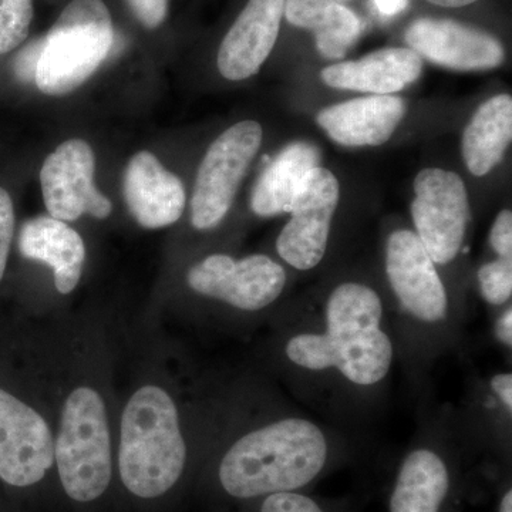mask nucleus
<instances>
[{
    "label": "nucleus",
    "mask_w": 512,
    "mask_h": 512,
    "mask_svg": "<svg viewBox=\"0 0 512 512\" xmlns=\"http://www.w3.org/2000/svg\"><path fill=\"white\" fill-rule=\"evenodd\" d=\"M323 332L292 336L285 346L293 365L336 372L359 387L377 386L392 370L394 346L383 326L382 299L370 286L346 282L326 302Z\"/></svg>",
    "instance_id": "f257e3e1"
},
{
    "label": "nucleus",
    "mask_w": 512,
    "mask_h": 512,
    "mask_svg": "<svg viewBox=\"0 0 512 512\" xmlns=\"http://www.w3.org/2000/svg\"><path fill=\"white\" fill-rule=\"evenodd\" d=\"M329 443L318 424L286 417L249 431L222 457L218 477L238 500L302 491L328 466Z\"/></svg>",
    "instance_id": "f03ea898"
},
{
    "label": "nucleus",
    "mask_w": 512,
    "mask_h": 512,
    "mask_svg": "<svg viewBox=\"0 0 512 512\" xmlns=\"http://www.w3.org/2000/svg\"><path fill=\"white\" fill-rule=\"evenodd\" d=\"M187 463V444L177 404L163 387L147 384L128 400L121 416L119 468L124 487L157 498L177 484Z\"/></svg>",
    "instance_id": "7ed1b4c3"
},
{
    "label": "nucleus",
    "mask_w": 512,
    "mask_h": 512,
    "mask_svg": "<svg viewBox=\"0 0 512 512\" xmlns=\"http://www.w3.org/2000/svg\"><path fill=\"white\" fill-rule=\"evenodd\" d=\"M113 20L103 0H73L43 37L35 82L47 96L79 89L109 56Z\"/></svg>",
    "instance_id": "20e7f679"
},
{
    "label": "nucleus",
    "mask_w": 512,
    "mask_h": 512,
    "mask_svg": "<svg viewBox=\"0 0 512 512\" xmlns=\"http://www.w3.org/2000/svg\"><path fill=\"white\" fill-rule=\"evenodd\" d=\"M55 461L64 491L77 503L97 500L109 488L113 473L109 419L103 397L92 387H77L67 396Z\"/></svg>",
    "instance_id": "39448f33"
},
{
    "label": "nucleus",
    "mask_w": 512,
    "mask_h": 512,
    "mask_svg": "<svg viewBox=\"0 0 512 512\" xmlns=\"http://www.w3.org/2000/svg\"><path fill=\"white\" fill-rule=\"evenodd\" d=\"M262 134L261 124L241 121L224 131L208 148L191 200V222L195 229L215 228L224 220L261 147Z\"/></svg>",
    "instance_id": "423d86ee"
},
{
    "label": "nucleus",
    "mask_w": 512,
    "mask_h": 512,
    "mask_svg": "<svg viewBox=\"0 0 512 512\" xmlns=\"http://www.w3.org/2000/svg\"><path fill=\"white\" fill-rule=\"evenodd\" d=\"M412 217L416 235L436 265H447L463 247L470 202L460 175L426 168L414 181Z\"/></svg>",
    "instance_id": "0eeeda50"
},
{
    "label": "nucleus",
    "mask_w": 512,
    "mask_h": 512,
    "mask_svg": "<svg viewBox=\"0 0 512 512\" xmlns=\"http://www.w3.org/2000/svg\"><path fill=\"white\" fill-rule=\"evenodd\" d=\"M187 281L192 291L200 295L241 311L256 312L279 299L285 289L286 272L284 266L266 255L234 259L214 254L192 266Z\"/></svg>",
    "instance_id": "6e6552de"
},
{
    "label": "nucleus",
    "mask_w": 512,
    "mask_h": 512,
    "mask_svg": "<svg viewBox=\"0 0 512 512\" xmlns=\"http://www.w3.org/2000/svg\"><path fill=\"white\" fill-rule=\"evenodd\" d=\"M338 202V178L322 167L309 171L293 198L291 220L276 239V251L286 264L309 271L322 262Z\"/></svg>",
    "instance_id": "1a4fd4ad"
},
{
    "label": "nucleus",
    "mask_w": 512,
    "mask_h": 512,
    "mask_svg": "<svg viewBox=\"0 0 512 512\" xmlns=\"http://www.w3.org/2000/svg\"><path fill=\"white\" fill-rule=\"evenodd\" d=\"M96 158L92 147L80 138H72L46 158L40 171L43 200L50 217L59 221L79 220L83 214L106 220L113 204L96 185Z\"/></svg>",
    "instance_id": "9d476101"
},
{
    "label": "nucleus",
    "mask_w": 512,
    "mask_h": 512,
    "mask_svg": "<svg viewBox=\"0 0 512 512\" xmlns=\"http://www.w3.org/2000/svg\"><path fill=\"white\" fill-rule=\"evenodd\" d=\"M55 463V439L33 407L0 389V478L13 487H30Z\"/></svg>",
    "instance_id": "9b49d317"
},
{
    "label": "nucleus",
    "mask_w": 512,
    "mask_h": 512,
    "mask_svg": "<svg viewBox=\"0 0 512 512\" xmlns=\"http://www.w3.org/2000/svg\"><path fill=\"white\" fill-rule=\"evenodd\" d=\"M386 274L400 305L414 319L433 325L447 318L446 286L416 232L399 229L387 239Z\"/></svg>",
    "instance_id": "f8f14e48"
},
{
    "label": "nucleus",
    "mask_w": 512,
    "mask_h": 512,
    "mask_svg": "<svg viewBox=\"0 0 512 512\" xmlns=\"http://www.w3.org/2000/svg\"><path fill=\"white\" fill-rule=\"evenodd\" d=\"M406 42L420 57L458 72L495 69L505 57L500 40L454 20H416L407 29Z\"/></svg>",
    "instance_id": "ddd939ff"
},
{
    "label": "nucleus",
    "mask_w": 512,
    "mask_h": 512,
    "mask_svg": "<svg viewBox=\"0 0 512 512\" xmlns=\"http://www.w3.org/2000/svg\"><path fill=\"white\" fill-rule=\"evenodd\" d=\"M285 0H249L218 52V70L238 82L259 72L278 39Z\"/></svg>",
    "instance_id": "4468645a"
},
{
    "label": "nucleus",
    "mask_w": 512,
    "mask_h": 512,
    "mask_svg": "<svg viewBox=\"0 0 512 512\" xmlns=\"http://www.w3.org/2000/svg\"><path fill=\"white\" fill-rule=\"evenodd\" d=\"M185 198L180 178L165 170L150 151L131 158L124 173V200L141 227L158 229L174 224L183 215Z\"/></svg>",
    "instance_id": "2eb2a0df"
},
{
    "label": "nucleus",
    "mask_w": 512,
    "mask_h": 512,
    "mask_svg": "<svg viewBox=\"0 0 512 512\" xmlns=\"http://www.w3.org/2000/svg\"><path fill=\"white\" fill-rule=\"evenodd\" d=\"M404 116L406 101L402 97L373 94L326 107L316 120L342 146L375 147L393 136Z\"/></svg>",
    "instance_id": "dca6fc26"
},
{
    "label": "nucleus",
    "mask_w": 512,
    "mask_h": 512,
    "mask_svg": "<svg viewBox=\"0 0 512 512\" xmlns=\"http://www.w3.org/2000/svg\"><path fill=\"white\" fill-rule=\"evenodd\" d=\"M423 60L406 47L377 50L356 62L333 64L322 70L323 83L333 89L387 96L419 79Z\"/></svg>",
    "instance_id": "f3484780"
},
{
    "label": "nucleus",
    "mask_w": 512,
    "mask_h": 512,
    "mask_svg": "<svg viewBox=\"0 0 512 512\" xmlns=\"http://www.w3.org/2000/svg\"><path fill=\"white\" fill-rule=\"evenodd\" d=\"M453 477L446 458L417 447L400 463L389 498V512H444Z\"/></svg>",
    "instance_id": "a211bd4d"
},
{
    "label": "nucleus",
    "mask_w": 512,
    "mask_h": 512,
    "mask_svg": "<svg viewBox=\"0 0 512 512\" xmlns=\"http://www.w3.org/2000/svg\"><path fill=\"white\" fill-rule=\"evenodd\" d=\"M20 254L53 269L57 291L72 293L82 278L86 247L79 232L53 217H36L20 229Z\"/></svg>",
    "instance_id": "6ab92c4d"
},
{
    "label": "nucleus",
    "mask_w": 512,
    "mask_h": 512,
    "mask_svg": "<svg viewBox=\"0 0 512 512\" xmlns=\"http://www.w3.org/2000/svg\"><path fill=\"white\" fill-rule=\"evenodd\" d=\"M320 153L313 144L298 141L284 148L269 165L252 192L251 208L259 217L291 211L293 198L309 171L319 167Z\"/></svg>",
    "instance_id": "aec40b11"
},
{
    "label": "nucleus",
    "mask_w": 512,
    "mask_h": 512,
    "mask_svg": "<svg viewBox=\"0 0 512 512\" xmlns=\"http://www.w3.org/2000/svg\"><path fill=\"white\" fill-rule=\"evenodd\" d=\"M512 138V97L500 94L481 104L464 130L463 157L468 171L484 177L504 158Z\"/></svg>",
    "instance_id": "412c9836"
},
{
    "label": "nucleus",
    "mask_w": 512,
    "mask_h": 512,
    "mask_svg": "<svg viewBox=\"0 0 512 512\" xmlns=\"http://www.w3.org/2000/svg\"><path fill=\"white\" fill-rule=\"evenodd\" d=\"M362 32V22L353 10L333 3L322 25L315 30L316 46L320 55L328 59H342L355 45Z\"/></svg>",
    "instance_id": "4be33fe9"
},
{
    "label": "nucleus",
    "mask_w": 512,
    "mask_h": 512,
    "mask_svg": "<svg viewBox=\"0 0 512 512\" xmlns=\"http://www.w3.org/2000/svg\"><path fill=\"white\" fill-rule=\"evenodd\" d=\"M33 19V0H0V56L25 42Z\"/></svg>",
    "instance_id": "5701e85b"
},
{
    "label": "nucleus",
    "mask_w": 512,
    "mask_h": 512,
    "mask_svg": "<svg viewBox=\"0 0 512 512\" xmlns=\"http://www.w3.org/2000/svg\"><path fill=\"white\" fill-rule=\"evenodd\" d=\"M478 284L485 302L493 306L505 305L512 295V261L498 258L487 262L478 271Z\"/></svg>",
    "instance_id": "b1692460"
},
{
    "label": "nucleus",
    "mask_w": 512,
    "mask_h": 512,
    "mask_svg": "<svg viewBox=\"0 0 512 512\" xmlns=\"http://www.w3.org/2000/svg\"><path fill=\"white\" fill-rule=\"evenodd\" d=\"M336 0H285L284 15L296 28L315 32Z\"/></svg>",
    "instance_id": "393cba45"
},
{
    "label": "nucleus",
    "mask_w": 512,
    "mask_h": 512,
    "mask_svg": "<svg viewBox=\"0 0 512 512\" xmlns=\"http://www.w3.org/2000/svg\"><path fill=\"white\" fill-rule=\"evenodd\" d=\"M261 512H328L315 498L302 491L276 493L262 498Z\"/></svg>",
    "instance_id": "a878e982"
},
{
    "label": "nucleus",
    "mask_w": 512,
    "mask_h": 512,
    "mask_svg": "<svg viewBox=\"0 0 512 512\" xmlns=\"http://www.w3.org/2000/svg\"><path fill=\"white\" fill-rule=\"evenodd\" d=\"M15 232V210L8 191L0 188V281L5 275L6 265Z\"/></svg>",
    "instance_id": "bb28decb"
},
{
    "label": "nucleus",
    "mask_w": 512,
    "mask_h": 512,
    "mask_svg": "<svg viewBox=\"0 0 512 512\" xmlns=\"http://www.w3.org/2000/svg\"><path fill=\"white\" fill-rule=\"evenodd\" d=\"M128 8L147 29H157L167 16L168 0H127Z\"/></svg>",
    "instance_id": "cd10ccee"
},
{
    "label": "nucleus",
    "mask_w": 512,
    "mask_h": 512,
    "mask_svg": "<svg viewBox=\"0 0 512 512\" xmlns=\"http://www.w3.org/2000/svg\"><path fill=\"white\" fill-rule=\"evenodd\" d=\"M490 244L498 258L512 261V212L501 211L490 232Z\"/></svg>",
    "instance_id": "c85d7f7f"
},
{
    "label": "nucleus",
    "mask_w": 512,
    "mask_h": 512,
    "mask_svg": "<svg viewBox=\"0 0 512 512\" xmlns=\"http://www.w3.org/2000/svg\"><path fill=\"white\" fill-rule=\"evenodd\" d=\"M42 47L43 39L35 40V42L30 43V45L20 53L15 63V72L18 74L19 79L25 80V82L35 80L36 67L37 63H39Z\"/></svg>",
    "instance_id": "c756f323"
},
{
    "label": "nucleus",
    "mask_w": 512,
    "mask_h": 512,
    "mask_svg": "<svg viewBox=\"0 0 512 512\" xmlns=\"http://www.w3.org/2000/svg\"><path fill=\"white\" fill-rule=\"evenodd\" d=\"M491 390L498 397L504 409L512 413V375L511 373H498L491 379Z\"/></svg>",
    "instance_id": "7c9ffc66"
},
{
    "label": "nucleus",
    "mask_w": 512,
    "mask_h": 512,
    "mask_svg": "<svg viewBox=\"0 0 512 512\" xmlns=\"http://www.w3.org/2000/svg\"><path fill=\"white\" fill-rule=\"evenodd\" d=\"M495 335H497V339L500 340L503 345L511 348L512 346V308L508 306V309H505L503 315L500 316L497 320V325H495Z\"/></svg>",
    "instance_id": "2f4dec72"
},
{
    "label": "nucleus",
    "mask_w": 512,
    "mask_h": 512,
    "mask_svg": "<svg viewBox=\"0 0 512 512\" xmlns=\"http://www.w3.org/2000/svg\"><path fill=\"white\" fill-rule=\"evenodd\" d=\"M409 2L410 0H373L377 12L384 18H393V16L404 12L409 6Z\"/></svg>",
    "instance_id": "473e14b6"
},
{
    "label": "nucleus",
    "mask_w": 512,
    "mask_h": 512,
    "mask_svg": "<svg viewBox=\"0 0 512 512\" xmlns=\"http://www.w3.org/2000/svg\"><path fill=\"white\" fill-rule=\"evenodd\" d=\"M427 2L443 6V8H463V6L473 5L478 0H427Z\"/></svg>",
    "instance_id": "72a5a7b5"
},
{
    "label": "nucleus",
    "mask_w": 512,
    "mask_h": 512,
    "mask_svg": "<svg viewBox=\"0 0 512 512\" xmlns=\"http://www.w3.org/2000/svg\"><path fill=\"white\" fill-rule=\"evenodd\" d=\"M498 512H512V490L507 488L498 504Z\"/></svg>",
    "instance_id": "f704fd0d"
}]
</instances>
